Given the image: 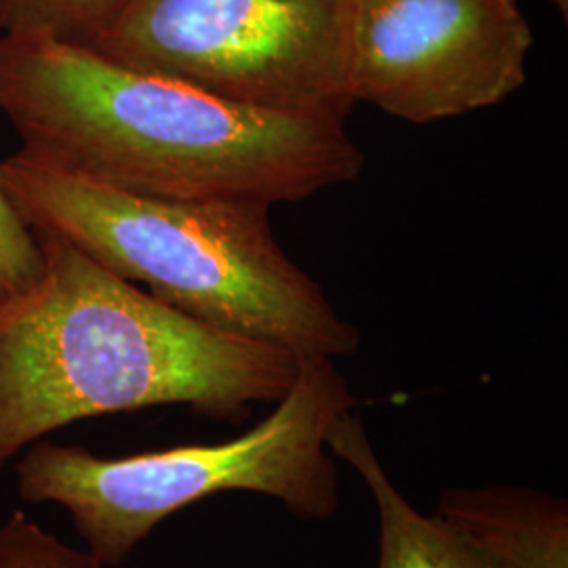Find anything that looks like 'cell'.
Listing matches in <instances>:
<instances>
[{
    "label": "cell",
    "instance_id": "obj_5",
    "mask_svg": "<svg viewBox=\"0 0 568 568\" xmlns=\"http://www.w3.org/2000/svg\"><path fill=\"white\" fill-rule=\"evenodd\" d=\"M349 0H131L87 47L227 102L345 121Z\"/></svg>",
    "mask_w": 568,
    "mask_h": 568
},
{
    "label": "cell",
    "instance_id": "obj_3",
    "mask_svg": "<svg viewBox=\"0 0 568 568\" xmlns=\"http://www.w3.org/2000/svg\"><path fill=\"white\" fill-rule=\"evenodd\" d=\"M23 222L138 284L164 304L300 358L352 356L358 328L276 241L265 204L140 196L39 163L0 161Z\"/></svg>",
    "mask_w": 568,
    "mask_h": 568
},
{
    "label": "cell",
    "instance_id": "obj_4",
    "mask_svg": "<svg viewBox=\"0 0 568 568\" xmlns=\"http://www.w3.org/2000/svg\"><path fill=\"white\" fill-rule=\"evenodd\" d=\"M354 406L335 363L307 358L274 413L239 438L126 457L39 440L13 462L16 493L65 509L105 568L122 565L175 511L225 490L270 495L304 520H326L339 506L326 432Z\"/></svg>",
    "mask_w": 568,
    "mask_h": 568
},
{
    "label": "cell",
    "instance_id": "obj_7",
    "mask_svg": "<svg viewBox=\"0 0 568 568\" xmlns=\"http://www.w3.org/2000/svg\"><path fill=\"white\" fill-rule=\"evenodd\" d=\"M326 447L363 476L373 495L379 516L377 568H504L440 516H424L406 501L389 480L354 408L328 427Z\"/></svg>",
    "mask_w": 568,
    "mask_h": 568
},
{
    "label": "cell",
    "instance_id": "obj_10",
    "mask_svg": "<svg viewBox=\"0 0 568 568\" xmlns=\"http://www.w3.org/2000/svg\"><path fill=\"white\" fill-rule=\"evenodd\" d=\"M0 568H105L87 549L70 548L60 537L16 509L0 523Z\"/></svg>",
    "mask_w": 568,
    "mask_h": 568
},
{
    "label": "cell",
    "instance_id": "obj_8",
    "mask_svg": "<svg viewBox=\"0 0 568 568\" xmlns=\"http://www.w3.org/2000/svg\"><path fill=\"white\" fill-rule=\"evenodd\" d=\"M436 516L504 568H568L565 499L520 487L455 488Z\"/></svg>",
    "mask_w": 568,
    "mask_h": 568
},
{
    "label": "cell",
    "instance_id": "obj_2",
    "mask_svg": "<svg viewBox=\"0 0 568 568\" xmlns=\"http://www.w3.org/2000/svg\"><path fill=\"white\" fill-rule=\"evenodd\" d=\"M37 281L0 310V471L61 427L150 406L241 422L278 403L304 358L164 304L39 234Z\"/></svg>",
    "mask_w": 568,
    "mask_h": 568
},
{
    "label": "cell",
    "instance_id": "obj_1",
    "mask_svg": "<svg viewBox=\"0 0 568 568\" xmlns=\"http://www.w3.org/2000/svg\"><path fill=\"white\" fill-rule=\"evenodd\" d=\"M0 114L30 159L166 201L295 203L365 166L345 121L227 102L44 37H0Z\"/></svg>",
    "mask_w": 568,
    "mask_h": 568
},
{
    "label": "cell",
    "instance_id": "obj_9",
    "mask_svg": "<svg viewBox=\"0 0 568 568\" xmlns=\"http://www.w3.org/2000/svg\"><path fill=\"white\" fill-rule=\"evenodd\" d=\"M131 0H0V37L89 44Z\"/></svg>",
    "mask_w": 568,
    "mask_h": 568
},
{
    "label": "cell",
    "instance_id": "obj_11",
    "mask_svg": "<svg viewBox=\"0 0 568 568\" xmlns=\"http://www.w3.org/2000/svg\"><path fill=\"white\" fill-rule=\"evenodd\" d=\"M41 265L39 234L23 222L0 185V310L37 281Z\"/></svg>",
    "mask_w": 568,
    "mask_h": 568
},
{
    "label": "cell",
    "instance_id": "obj_12",
    "mask_svg": "<svg viewBox=\"0 0 568 568\" xmlns=\"http://www.w3.org/2000/svg\"><path fill=\"white\" fill-rule=\"evenodd\" d=\"M549 4H554V9L567 20L568 16V0H548Z\"/></svg>",
    "mask_w": 568,
    "mask_h": 568
},
{
    "label": "cell",
    "instance_id": "obj_6",
    "mask_svg": "<svg viewBox=\"0 0 568 568\" xmlns=\"http://www.w3.org/2000/svg\"><path fill=\"white\" fill-rule=\"evenodd\" d=\"M532 32L518 0H349L354 103L415 124L506 102L527 82Z\"/></svg>",
    "mask_w": 568,
    "mask_h": 568
}]
</instances>
